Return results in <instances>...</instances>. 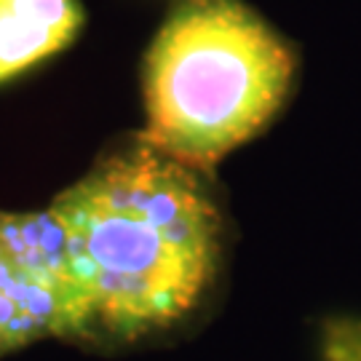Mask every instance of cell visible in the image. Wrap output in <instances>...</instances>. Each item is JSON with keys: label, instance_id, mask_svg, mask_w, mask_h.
<instances>
[{"label": "cell", "instance_id": "3957f363", "mask_svg": "<svg viewBox=\"0 0 361 361\" xmlns=\"http://www.w3.org/2000/svg\"><path fill=\"white\" fill-rule=\"evenodd\" d=\"M75 284L51 209L0 212V356L40 337L75 335Z\"/></svg>", "mask_w": 361, "mask_h": 361}, {"label": "cell", "instance_id": "6da1fadb", "mask_svg": "<svg viewBox=\"0 0 361 361\" xmlns=\"http://www.w3.org/2000/svg\"><path fill=\"white\" fill-rule=\"evenodd\" d=\"M49 209L75 284L73 343L126 348L171 335L217 289L225 219L207 169L147 134L110 147Z\"/></svg>", "mask_w": 361, "mask_h": 361}, {"label": "cell", "instance_id": "7a4b0ae2", "mask_svg": "<svg viewBox=\"0 0 361 361\" xmlns=\"http://www.w3.org/2000/svg\"><path fill=\"white\" fill-rule=\"evenodd\" d=\"M295 78V49L244 0H180L145 56V134L209 169L271 123Z\"/></svg>", "mask_w": 361, "mask_h": 361}, {"label": "cell", "instance_id": "5b68a950", "mask_svg": "<svg viewBox=\"0 0 361 361\" xmlns=\"http://www.w3.org/2000/svg\"><path fill=\"white\" fill-rule=\"evenodd\" d=\"M324 353L326 361H361V324H335L326 335Z\"/></svg>", "mask_w": 361, "mask_h": 361}, {"label": "cell", "instance_id": "277c9868", "mask_svg": "<svg viewBox=\"0 0 361 361\" xmlns=\"http://www.w3.org/2000/svg\"><path fill=\"white\" fill-rule=\"evenodd\" d=\"M80 27V0H0V83L67 49Z\"/></svg>", "mask_w": 361, "mask_h": 361}]
</instances>
